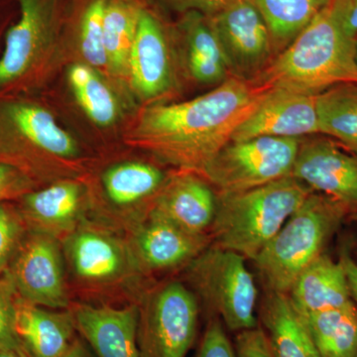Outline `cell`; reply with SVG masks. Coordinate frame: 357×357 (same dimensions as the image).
Masks as SVG:
<instances>
[{
	"label": "cell",
	"instance_id": "1",
	"mask_svg": "<svg viewBox=\"0 0 357 357\" xmlns=\"http://www.w3.org/2000/svg\"><path fill=\"white\" fill-rule=\"evenodd\" d=\"M230 77L208 93L178 103H153L140 114L128 142L181 172L203 174L268 91Z\"/></svg>",
	"mask_w": 357,
	"mask_h": 357
},
{
	"label": "cell",
	"instance_id": "2",
	"mask_svg": "<svg viewBox=\"0 0 357 357\" xmlns=\"http://www.w3.org/2000/svg\"><path fill=\"white\" fill-rule=\"evenodd\" d=\"M357 36L345 18L344 0H333L275 57L255 83L318 96L357 84Z\"/></svg>",
	"mask_w": 357,
	"mask_h": 357
},
{
	"label": "cell",
	"instance_id": "3",
	"mask_svg": "<svg viewBox=\"0 0 357 357\" xmlns=\"http://www.w3.org/2000/svg\"><path fill=\"white\" fill-rule=\"evenodd\" d=\"M312 190L293 176L234 192H218L211 234L218 248L255 260Z\"/></svg>",
	"mask_w": 357,
	"mask_h": 357
},
{
	"label": "cell",
	"instance_id": "4",
	"mask_svg": "<svg viewBox=\"0 0 357 357\" xmlns=\"http://www.w3.org/2000/svg\"><path fill=\"white\" fill-rule=\"evenodd\" d=\"M349 211L312 191L253 262L266 290L288 294L298 277L325 250Z\"/></svg>",
	"mask_w": 357,
	"mask_h": 357
},
{
	"label": "cell",
	"instance_id": "5",
	"mask_svg": "<svg viewBox=\"0 0 357 357\" xmlns=\"http://www.w3.org/2000/svg\"><path fill=\"white\" fill-rule=\"evenodd\" d=\"M77 141L55 117L29 98L0 96V162L16 167L37 183L47 159H73Z\"/></svg>",
	"mask_w": 357,
	"mask_h": 357
},
{
	"label": "cell",
	"instance_id": "6",
	"mask_svg": "<svg viewBox=\"0 0 357 357\" xmlns=\"http://www.w3.org/2000/svg\"><path fill=\"white\" fill-rule=\"evenodd\" d=\"M244 256L208 246L187 265L185 277L208 309L234 333L259 326L258 289Z\"/></svg>",
	"mask_w": 357,
	"mask_h": 357
},
{
	"label": "cell",
	"instance_id": "7",
	"mask_svg": "<svg viewBox=\"0 0 357 357\" xmlns=\"http://www.w3.org/2000/svg\"><path fill=\"white\" fill-rule=\"evenodd\" d=\"M196 296L173 281L148 293L138 305L137 345L140 357H187L199 328Z\"/></svg>",
	"mask_w": 357,
	"mask_h": 357
},
{
	"label": "cell",
	"instance_id": "8",
	"mask_svg": "<svg viewBox=\"0 0 357 357\" xmlns=\"http://www.w3.org/2000/svg\"><path fill=\"white\" fill-rule=\"evenodd\" d=\"M299 138L260 136L230 141L203 174L218 192L246 191L292 176Z\"/></svg>",
	"mask_w": 357,
	"mask_h": 357
},
{
	"label": "cell",
	"instance_id": "9",
	"mask_svg": "<svg viewBox=\"0 0 357 357\" xmlns=\"http://www.w3.org/2000/svg\"><path fill=\"white\" fill-rule=\"evenodd\" d=\"M20 17L9 28L0 57V93L23 91L36 82L53 43L52 0H17Z\"/></svg>",
	"mask_w": 357,
	"mask_h": 357
},
{
	"label": "cell",
	"instance_id": "10",
	"mask_svg": "<svg viewBox=\"0 0 357 357\" xmlns=\"http://www.w3.org/2000/svg\"><path fill=\"white\" fill-rule=\"evenodd\" d=\"M230 77L255 82L276 57L266 21L250 0H230L210 16Z\"/></svg>",
	"mask_w": 357,
	"mask_h": 357
},
{
	"label": "cell",
	"instance_id": "11",
	"mask_svg": "<svg viewBox=\"0 0 357 357\" xmlns=\"http://www.w3.org/2000/svg\"><path fill=\"white\" fill-rule=\"evenodd\" d=\"M6 274L23 300L48 309H69L64 251L57 237L28 230Z\"/></svg>",
	"mask_w": 357,
	"mask_h": 357
},
{
	"label": "cell",
	"instance_id": "12",
	"mask_svg": "<svg viewBox=\"0 0 357 357\" xmlns=\"http://www.w3.org/2000/svg\"><path fill=\"white\" fill-rule=\"evenodd\" d=\"M293 177L357 213V154L326 137L301 141Z\"/></svg>",
	"mask_w": 357,
	"mask_h": 357
},
{
	"label": "cell",
	"instance_id": "13",
	"mask_svg": "<svg viewBox=\"0 0 357 357\" xmlns=\"http://www.w3.org/2000/svg\"><path fill=\"white\" fill-rule=\"evenodd\" d=\"M63 251L77 280L93 287L117 283L135 264L131 251L121 241L89 225H77L66 236Z\"/></svg>",
	"mask_w": 357,
	"mask_h": 357
},
{
	"label": "cell",
	"instance_id": "14",
	"mask_svg": "<svg viewBox=\"0 0 357 357\" xmlns=\"http://www.w3.org/2000/svg\"><path fill=\"white\" fill-rule=\"evenodd\" d=\"M316 98L288 89H268L255 112L232 134L231 141L260 136L301 139L319 134Z\"/></svg>",
	"mask_w": 357,
	"mask_h": 357
},
{
	"label": "cell",
	"instance_id": "15",
	"mask_svg": "<svg viewBox=\"0 0 357 357\" xmlns=\"http://www.w3.org/2000/svg\"><path fill=\"white\" fill-rule=\"evenodd\" d=\"M173 63L163 26L153 14L142 9L128 59V75L136 93L146 100L168 93L175 83Z\"/></svg>",
	"mask_w": 357,
	"mask_h": 357
},
{
	"label": "cell",
	"instance_id": "16",
	"mask_svg": "<svg viewBox=\"0 0 357 357\" xmlns=\"http://www.w3.org/2000/svg\"><path fill=\"white\" fill-rule=\"evenodd\" d=\"M208 234H194L150 211L136 230L132 255L136 267L165 271L189 264L210 246Z\"/></svg>",
	"mask_w": 357,
	"mask_h": 357
},
{
	"label": "cell",
	"instance_id": "17",
	"mask_svg": "<svg viewBox=\"0 0 357 357\" xmlns=\"http://www.w3.org/2000/svg\"><path fill=\"white\" fill-rule=\"evenodd\" d=\"M72 312L79 337L96 357H140L138 305L115 307L83 304Z\"/></svg>",
	"mask_w": 357,
	"mask_h": 357
},
{
	"label": "cell",
	"instance_id": "18",
	"mask_svg": "<svg viewBox=\"0 0 357 357\" xmlns=\"http://www.w3.org/2000/svg\"><path fill=\"white\" fill-rule=\"evenodd\" d=\"M152 213L194 234H206L217 213L218 195L198 174L181 172L157 192Z\"/></svg>",
	"mask_w": 357,
	"mask_h": 357
},
{
	"label": "cell",
	"instance_id": "19",
	"mask_svg": "<svg viewBox=\"0 0 357 357\" xmlns=\"http://www.w3.org/2000/svg\"><path fill=\"white\" fill-rule=\"evenodd\" d=\"M16 332L29 357H63L76 340L72 310H53L16 300Z\"/></svg>",
	"mask_w": 357,
	"mask_h": 357
},
{
	"label": "cell",
	"instance_id": "20",
	"mask_svg": "<svg viewBox=\"0 0 357 357\" xmlns=\"http://www.w3.org/2000/svg\"><path fill=\"white\" fill-rule=\"evenodd\" d=\"M81 185L62 181L35 189L16 202L28 230L59 238L69 236L77 227L82 208Z\"/></svg>",
	"mask_w": 357,
	"mask_h": 357
},
{
	"label": "cell",
	"instance_id": "21",
	"mask_svg": "<svg viewBox=\"0 0 357 357\" xmlns=\"http://www.w3.org/2000/svg\"><path fill=\"white\" fill-rule=\"evenodd\" d=\"M287 295L305 318L354 304L342 263L325 253L301 273Z\"/></svg>",
	"mask_w": 357,
	"mask_h": 357
},
{
	"label": "cell",
	"instance_id": "22",
	"mask_svg": "<svg viewBox=\"0 0 357 357\" xmlns=\"http://www.w3.org/2000/svg\"><path fill=\"white\" fill-rule=\"evenodd\" d=\"M258 321L275 357H319L306 318L287 294L266 290Z\"/></svg>",
	"mask_w": 357,
	"mask_h": 357
},
{
	"label": "cell",
	"instance_id": "23",
	"mask_svg": "<svg viewBox=\"0 0 357 357\" xmlns=\"http://www.w3.org/2000/svg\"><path fill=\"white\" fill-rule=\"evenodd\" d=\"M185 63L190 76L206 86H220L230 77L222 47L208 16L196 11L185 13L181 22Z\"/></svg>",
	"mask_w": 357,
	"mask_h": 357
},
{
	"label": "cell",
	"instance_id": "24",
	"mask_svg": "<svg viewBox=\"0 0 357 357\" xmlns=\"http://www.w3.org/2000/svg\"><path fill=\"white\" fill-rule=\"evenodd\" d=\"M316 102L319 134L357 154V84L333 86L319 93Z\"/></svg>",
	"mask_w": 357,
	"mask_h": 357
},
{
	"label": "cell",
	"instance_id": "25",
	"mask_svg": "<svg viewBox=\"0 0 357 357\" xmlns=\"http://www.w3.org/2000/svg\"><path fill=\"white\" fill-rule=\"evenodd\" d=\"M266 21L275 54H280L333 0H250Z\"/></svg>",
	"mask_w": 357,
	"mask_h": 357
},
{
	"label": "cell",
	"instance_id": "26",
	"mask_svg": "<svg viewBox=\"0 0 357 357\" xmlns=\"http://www.w3.org/2000/svg\"><path fill=\"white\" fill-rule=\"evenodd\" d=\"M165 183L160 169L142 162L112 166L102 177L103 190L112 204L129 206L157 194Z\"/></svg>",
	"mask_w": 357,
	"mask_h": 357
},
{
	"label": "cell",
	"instance_id": "27",
	"mask_svg": "<svg viewBox=\"0 0 357 357\" xmlns=\"http://www.w3.org/2000/svg\"><path fill=\"white\" fill-rule=\"evenodd\" d=\"M319 357H356L357 354V307L312 314L306 318Z\"/></svg>",
	"mask_w": 357,
	"mask_h": 357
},
{
	"label": "cell",
	"instance_id": "28",
	"mask_svg": "<svg viewBox=\"0 0 357 357\" xmlns=\"http://www.w3.org/2000/svg\"><path fill=\"white\" fill-rule=\"evenodd\" d=\"M141 10L131 0H107L103 20L105 45L109 68L116 74H128L129 54Z\"/></svg>",
	"mask_w": 357,
	"mask_h": 357
},
{
	"label": "cell",
	"instance_id": "29",
	"mask_svg": "<svg viewBox=\"0 0 357 357\" xmlns=\"http://www.w3.org/2000/svg\"><path fill=\"white\" fill-rule=\"evenodd\" d=\"M68 79L77 103L96 126H112L116 121L119 107L114 93L89 65H73Z\"/></svg>",
	"mask_w": 357,
	"mask_h": 357
},
{
	"label": "cell",
	"instance_id": "30",
	"mask_svg": "<svg viewBox=\"0 0 357 357\" xmlns=\"http://www.w3.org/2000/svg\"><path fill=\"white\" fill-rule=\"evenodd\" d=\"M107 0H93L86 9L79 25V48L84 60L93 68L109 66L105 45V6Z\"/></svg>",
	"mask_w": 357,
	"mask_h": 357
},
{
	"label": "cell",
	"instance_id": "31",
	"mask_svg": "<svg viewBox=\"0 0 357 357\" xmlns=\"http://www.w3.org/2000/svg\"><path fill=\"white\" fill-rule=\"evenodd\" d=\"M27 232L15 201L0 203V275L6 273Z\"/></svg>",
	"mask_w": 357,
	"mask_h": 357
},
{
	"label": "cell",
	"instance_id": "32",
	"mask_svg": "<svg viewBox=\"0 0 357 357\" xmlns=\"http://www.w3.org/2000/svg\"><path fill=\"white\" fill-rule=\"evenodd\" d=\"M17 297L18 294L8 275H0V351L17 352L27 356L16 332Z\"/></svg>",
	"mask_w": 357,
	"mask_h": 357
},
{
	"label": "cell",
	"instance_id": "33",
	"mask_svg": "<svg viewBox=\"0 0 357 357\" xmlns=\"http://www.w3.org/2000/svg\"><path fill=\"white\" fill-rule=\"evenodd\" d=\"M225 328L217 317L211 319L195 357H236L234 342L229 340Z\"/></svg>",
	"mask_w": 357,
	"mask_h": 357
},
{
	"label": "cell",
	"instance_id": "34",
	"mask_svg": "<svg viewBox=\"0 0 357 357\" xmlns=\"http://www.w3.org/2000/svg\"><path fill=\"white\" fill-rule=\"evenodd\" d=\"M37 189V183L29 176L9 164L0 162V203L17 201Z\"/></svg>",
	"mask_w": 357,
	"mask_h": 357
},
{
	"label": "cell",
	"instance_id": "35",
	"mask_svg": "<svg viewBox=\"0 0 357 357\" xmlns=\"http://www.w3.org/2000/svg\"><path fill=\"white\" fill-rule=\"evenodd\" d=\"M236 357H275L269 340L261 326L236 333Z\"/></svg>",
	"mask_w": 357,
	"mask_h": 357
},
{
	"label": "cell",
	"instance_id": "36",
	"mask_svg": "<svg viewBox=\"0 0 357 357\" xmlns=\"http://www.w3.org/2000/svg\"><path fill=\"white\" fill-rule=\"evenodd\" d=\"M163 1L171 8L180 13L196 11L210 17L222 10L230 0H163Z\"/></svg>",
	"mask_w": 357,
	"mask_h": 357
},
{
	"label": "cell",
	"instance_id": "37",
	"mask_svg": "<svg viewBox=\"0 0 357 357\" xmlns=\"http://www.w3.org/2000/svg\"><path fill=\"white\" fill-rule=\"evenodd\" d=\"M340 261L344 267L351 299L357 303V262L345 251L340 255Z\"/></svg>",
	"mask_w": 357,
	"mask_h": 357
},
{
	"label": "cell",
	"instance_id": "38",
	"mask_svg": "<svg viewBox=\"0 0 357 357\" xmlns=\"http://www.w3.org/2000/svg\"><path fill=\"white\" fill-rule=\"evenodd\" d=\"M63 357H96L91 347L82 337H76L69 351Z\"/></svg>",
	"mask_w": 357,
	"mask_h": 357
},
{
	"label": "cell",
	"instance_id": "39",
	"mask_svg": "<svg viewBox=\"0 0 357 357\" xmlns=\"http://www.w3.org/2000/svg\"><path fill=\"white\" fill-rule=\"evenodd\" d=\"M344 1L347 27L357 36V0H344Z\"/></svg>",
	"mask_w": 357,
	"mask_h": 357
},
{
	"label": "cell",
	"instance_id": "40",
	"mask_svg": "<svg viewBox=\"0 0 357 357\" xmlns=\"http://www.w3.org/2000/svg\"><path fill=\"white\" fill-rule=\"evenodd\" d=\"M0 357H28V356H24V354H17V352L0 351Z\"/></svg>",
	"mask_w": 357,
	"mask_h": 357
},
{
	"label": "cell",
	"instance_id": "41",
	"mask_svg": "<svg viewBox=\"0 0 357 357\" xmlns=\"http://www.w3.org/2000/svg\"><path fill=\"white\" fill-rule=\"evenodd\" d=\"M354 220H356V222H357V213H356V215H354Z\"/></svg>",
	"mask_w": 357,
	"mask_h": 357
},
{
	"label": "cell",
	"instance_id": "42",
	"mask_svg": "<svg viewBox=\"0 0 357 357\" xmlns=\"http://www.w3.org/2000/svg\"><path fill=\"white\" fill-rule=\"evenodd\" d=\"M356 58H357V46H356Z\"/></svg>",
	"mask_w": 357,
	"mask_h": 357
},
{
	"label": "cell",
	"instance_id": "43",
	"mask_svg": "<svg viewBox=\"0 0 357 357\" xmlns=\"http://www.w3.org/2000/svg\"><path fill=\"white\" fill-rule=\"evenodd\" d=\"M356 357H357V354H356Z\"/></svg>",
	"mask_w": 357,
	"mask_h": 357
}]
</instances>
